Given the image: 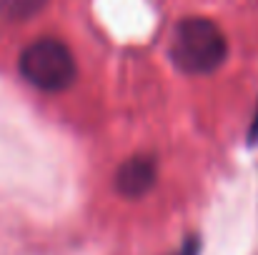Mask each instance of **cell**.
I'll return each instance as SVG.
<instances>
[{"instance_id":"obj_3","label":"cell","mask_w":258,"mask_h":255,"mask_svg":"<svg viewBox=\"0 0 258 255\" xmlns=\"http://www.w3.org/2000/svg\"><path fill=\"white\" fill-rule=\"evenodd\" d=\"M156 178H158V168L151 155H133L115 173V188L120 195L136 200L143 198L156 185Z\"/></svg>"},{"instance_id":"obj_2","label":"cell","mask_w":258,"mask_h":255,"mask_svg":"<svg viewBox=\"0 0 258 255\" xmlns=\"http://www.w3.org/2000/svg\"><path fill=\"white\" fill-rule=\"evenodd\" d=\"M76 73L73 53L55 38H40L20 53V75L40 90H63L76 80Z\"/></svg>"},{"instance_id":"obj_6","label":"cell","mask_w":258,"mask_h":255,"mask_svg":"<svg viewBox=\"0 0 258 255\" xmlns=\"http://www.w3.org/2000/svg\"><path fill=\"white\" fill-rule=\"evenodd\" d=\"M248 143L258 145V108H256V115H253V123H251V130H248Z\"/></svg>"},{"instance_id":"obj_5","label":"cell","mask_w":258,"mask_h":255,"mask_svg":"<svg viewBox=\"0 0 258 255\" xmlns=\"http://www.w3.org/2000/svg\"><path fill=\"white\" fill-rule=\"evenodd\" d=\"M198 253H201V240H198V235L185 238V240H183V245L175 250V255H198Z\"/></svg>"},{"instance_id":"obj_4","label":"cell","mask_w":258,"mask_h":255,"mask_svg":"<svg viewBox=\"0 0 258 255\" xmlns=\"http://www.w3.org/2000/svg\"><path fill=\"white\" fill-rule=\"evenodd\" d=\"M45 3L48 0H0V13H3V18L20 23V20H28L35 13H40Z\"/></svg>"},{"instance_id":"obj_1","label":"cell","mask_w":258,"mask_h":255,"mask_svg":"<svg viewBox=\"0 0 258 255\" xmlns=\"http://www.w3.org/2000/svg\"><path fill=\"white\" fill-rule=\"evenodd\" d=\"M171 55L185 73H211L226 60L228 43L213 20L185 18L173 33Z\"/></svg>"}]
</instances>
